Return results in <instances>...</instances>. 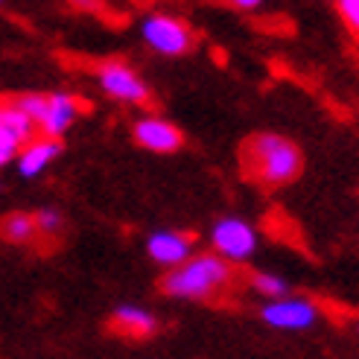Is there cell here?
<instances>
[{
    "label": "cell",
    "mask_w": 359,
    "mask_h": 359,
    "mask_svg": "<svg viewBox=\"0 0 359 359\" xmlns=\"http://www.w3.org/2000/svg\"><path fill=\"white\" fill-rule=\"evenodd\" d=\"M243 167L255 182L266 187H283L295 182L304 170V155L295 140L278 132L251 135L243 147Z\"/></svg>",
    "instance_id": "6da1fadb"
},
{
    "label": "cell",
    "mask_w": 359,
    "mask_h": 359,
    "mask_svg": "<svg viewBox=\"0 0 359 359\" xmlns=\"http://www.w3.org/2000/svg\"><path fill=\"white\" fill-rule=\"evenodd\" d=\"M231 283H234V266L213 251H205V255H193L178 269H170L161 280V290L182 301H210L219 298Z\"/></svg>",
    "instance_id": "7a4b0ae2"
},
{
    "label": "cell",
    "mask_w": 359,
    "mask_h": 359,
    "mask_svg": "<svg viewBox=\"0 0 359 359\" xmlns=\"http://www.w3.org/2000/svg\"><path fill=\"white\" fill-rule=\"evenodd\" d=\"M140 39L161 56H184L196 47V32L187 21L170 12H149L140 21Z\"/></svg>",
    "instance_id": "3957f363"
},
{
    "label": "cell",
    "mask_w": 359,
    "mask_h": 359,
    "mask_svg": "<svg viewBox=\"0 0 359 359\" xmlns=\"http://www.w3.org/2000/svg\"><path fill=\"white\" fill-rule=\"evenodd\" d=\"M210 245L213 255H219L231 266L245 263L257 251V231L243 217H222L210 228Z\"/></svg>",
    "instance_id": "277c9868"
},
{
    "label": "cell",
    "mask_w": 359,
    "mask_h": 359,
    "mask_svg": "<svg viewBox=\"0 0 359 359\" xmlns=\"http://www.w3.org/2000/svg\"><path fill=\"white\" fill-rule=\"evenodd\" d=\"M97 82L105 91V97H111L114 102L123 105H147L149 102V85L140 79V74L123 59H109L97 67Z\"/></svg>",
    "instance_id": "5b68a950"
},
{
    "label": "cell",
    "mask_w": 359,
    "mask_h": 359,
    "mask_svg": "<svg viewBox=\"0 0 359 359\" xmlns=\"http://www.w3.org/2000/svg\"><path fill=\"white\" fill-rule=\"evenodd\" d=\"M35 137V123L18 109L15 100L0 102V170L18 158L27 143Z\"/></svg>",
    "instance_id": "8992f818"
},
{
    "label": "cell",
    "mask_w": 359,
    "mask_h": 359,
    "mask_svg": "<svg viewBox=\"0 0 359 359\" xmlns=\"http://www.w3.org/2000/svg\"><path fill=\"white\" fill-rule=\"evenodd\" d=\"M260 318L275 330H307L318 321V307L307 298H278L263 304Z\"/></svg>",
    "instance_id": "52a82bcc"
},
{
    "label": "cell",
    "mask_w": 359,
    "mask_h": 359,
    "mask_svg": "<svg viewBox=\"0 0 359 359\" xmlns=\"http://www.w3.org/2000/svg\"><path fill=\"white\" fill-rule=\"evenodd\" d=\"M147 255L152 257V263L164 266L170 272V269H178L193 257V237L187 231H175V228L152 231L147 237Z\"/></svg>",
    "instance_id": "ba28073f"
},
{
    "label": "cell",
    "mask_w": 359,
    "mask_h": 359,
    "mask_svg": "<svg viewBox=\"0 0 359 359\" xmlns=\"http://www.w3.org/2000/svg\"><path fill=\"white\" fill-rule=\"evenodd\" d=\"M132 135H135V143H137V147L149 149V152H161V155L182 149V143H184L182 129H178L175 123H170V120H164V117H158V114H147V117L135 120Z\"/></svg>",
    "instance_id": "9c48e42d"
},
{
    "label": "cell",
    "mask_w": 359,
    "mask_h": 359,
    "mask_svg": "<svg viewBox=\"0 0 359 359\" xmlns=\"http://www.w3.org/2000/svg\"><path fill=\"white\" fill-rule=\"evenodd\" d=\"M76 117H79V100L67 91H53V94H47L39 129H41V135L59 140L62 135H67L70 126L76 123Z\"/></svg>",
    "instance_id": "30bf717a"
},
{
    "label": "cell",
    "mask_w": 359,
    "mask_h": 359,
    "mask_svg": "<svg viewBox=\"0 0 359 359\" xmlns=\"http://www.w3.org/2000/svg\"><path fill=\"white\" fill-rule=\"evenodd\" d=\"M59 155H62V140L47 137V135H35L27 147L18 152L15 167L24 178H39Z\"/></svg>",
    "instance_id": "8fae6325"
},
{
    "label": "cell",
    "mask_w": 359,
    "mask_h": 359,
    "mask_svg": "<svg viewBox=\"0 0 359 359\" xmlns=\"http://www.w3.org/2000/svg\"><path fill=\"white\" fill-rule=\"evenodd\" d=\"M111 327H114V333H120L126 339H149L158 333V318L147 307L120 304V307L111 313Z\"/></svg>",
    "instance_id": "7c38bea8"
},
{
    "label": "cell",
    "mask_w": 359,
    "mask_h": 359,
    "mask_svg": "<svg viewBox=\"0 0 359 359\" xmlns=\"http://www.w3.org/2000/svg\"><path fill=\"white\" fill-rule=\"evenodd\" d=\"M0 237L6 243H15V245H27L39 237V225H35V217L32 213H21L15 210L9 217L0 219Z\"/></svg>",
    "instance_id": "4fadbf2b"
},
{
    "label": "cell",
    "mask_w": 359,
    "mask_h": 359,
    "mask_svg": "<svg viewBox=\"0 0 359 359\" xmlns=\"http://www.w3.org/2000/svg\"><path fill=\"white\" fill-rule=\"evenodd\" d=\"M251 290L260 292L269 301H278V298L290 295V283H286L280 275H272V272H255L251 275Z\"/></svg>",
    "instance_id": "5bb4252c"
},
{
    "label": "cell",
    "mask_w": 359,
    "mask_h": 359,
    "mask_svg": "<svg viewBox=\"0 0 359 359\" xmlns=\"http://www.w3.org/2000/svg\"><path fill=\"white\" fill-rule=\"evenodd\" d=\"M32 217H35V225H39V234H44V237H56L65 225L62 213L56 208H41V210H35Z\"/></svg>",
    "instance_id": "9a60e30c"
},
{
    "label": "cell",
    "mask_w": 359,
    "mask_h": 359,
    "mask_svg": "<svg viewBox=\"0 0 359 359\" xmlns=\"http://www.w3.org/2000/svg\"><path fill=\"white\" fill-rule=\"evenodd\" d=\"M336 9H339V15H342L345 27L353 35H359V0H336Z\"/></svg>",
    "instance_id": "2e32d148"
},
{
    "label": "cell",
    "mask_w": 359,
    "mask_h": 359,
    "mask_svg": "<svg viewBox=\"0 0 359 359\" xmlns=\"http://www.w3.org/2000/svg\"><path fill=\"white\" fill-rule=\"evenodd\" d=\"M225 4H231L234 9H243V12H251V9H257V6H263L266 0H225Z\"/></svg>",
    "instance_id": "e0dca14e"
},
{
    "label": "cell",
    "mask_w": 359,
    "mask_h": 359,
    "mask_svg": "<svg viewBox=\"0 0 359 359\" xmlns=\"http://www.w3.org/2000/svg\"><path fill=\"white\" fill-rule=\"evenodd\" d=\"M70 4H74V6H79V9H94V6H97L94 0H70Z\"/></svg>",
    "instance_id": "ac0fdd59"
},
{
    "label": "cell",
    "mask_w": 359,
    "mask_h": 359,
    "mask_svg": "<svg viewBox=\"0 0 359 359\" xmlns=\"http://www.w3.org/2000/svg\"><path fill=\"white\" fill-rule=\"evenodd\" d=\"M0 4H4V0H0Z\"/></svg>",
    "instance_id": "d6986e66"
}]
</instances>
